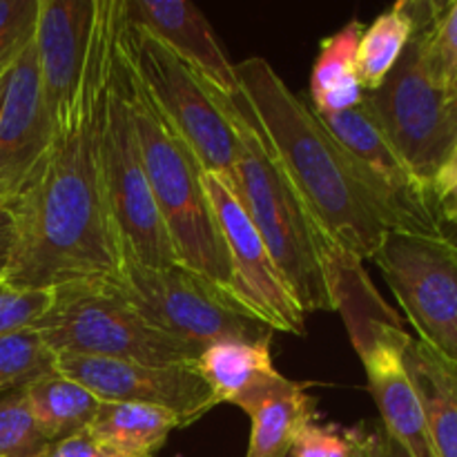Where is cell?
Segmentation results:
<instances>
[{
  "mask_svg": "<svg viewBox=\"0 0 457 457\" xmlns=\"http://www.w3.org/2000/svg\"><path fill=\"white\" fill-rule=\"evenodd\" d=\"M120 0H96V25L76 96L54 128V141L31 186L12 205V262L4 284L52 290L114 277L119 245L101 179L103 114L114 71Z\"/></svg>",
  "mask_w": 457,
  "mask_h": 457,
  "instance_id": "1",
  "label": "cell"
},
{
  "mask_svg": "<svg viewBox=\"0 0 457 457\" xmlns=\"http://www.w3.org/2000/svg\"><path fill=\"white\" fill-rule=\"evenodd\" d=\"M235 74L241 110L326 244L373 259L384 237L402 230L391 205L266 58L237 62Z\"/></svg>",
  "mask_w": 457,
  "mask_h": 457,
  "instance_id": "2",
  "label": "cell"
},
{
  "mask_svg": "<svg viewBox=\"0 0 457 457\" xmlns=\"http://www.w3.org/2000/svg\"><path fill=\"white\" fill-rule=\"evenodd\" d=\"M221 98L230 112L239 141L235 179L228 187L235 192L253 226L262 235L281 279L286 281L303 315L337 311L328 272V257L335 248L320 235L311 214L241 110L237 96L221 94Z\"/></svg>",
  "mask_w": 457,
  "mask_h": 457,
  "instance_id": "3",
  "label": "cell"
},
{
  "mask_svg": "<svg viewBox=\"0 0 457 457\" xmlns=\"http://www.w3.org/2000/svg\"><path fill=\"white\" fill-rule=\"evenodd\" d=\"M116 54L147 183L179 263L228 290L230 262L205 195L204 170L137 83L120 52V43H116Z\"/></svg>",
  "mask_w": 457,
  "mask_h": 457,
  "instance_id": "4",
  "label": "cell"
},
{
  "mask_svg": "<svg viewBox=\"0 0 457 457\" xmlns=\"http://www.w3.org/2000/svg\"><path fill=\"white\" fill-rule=\"evenodd\" d=\"M52 306L31 328L56 355L107 357L147 366L195 364L201 348L152 326L112 277L56 286Z\"/></svg>",
  "mask_w": 457,
  "mask_h": 457,
  "instance_id": "5",
  "label": "cell"
},
{
  "mask_svg": "<svg viewBox=\"0 0 457 457\" xmlns=\"http://www.w3.org/2000/svg\"><path fill=\"white\" fill-rule=\"evenodd\" d=\"M123 4V0H120ZM120 52L137 83L204 172L230 186L237 170V141L230 112L217 89L208 87L165 45L120 18Z\"/></svg>",
  "mask_w": 457,
  "mask_h": 457,
  "instance_id": "6",
  "label": "cell"
},
{
  "mask_svg": "<svg viewBox=\"0 0 457 457\" xmlns=\"http://www.w3.org/2000/svg\"><path fill=\"white\" fill-rule=\"evenodd\" d=\"M112 281L152 326L201 351L219 342H272L270 326L223 286L183 263L147 268L120 257Z\"/></svg>",
  "mask_w": 457,
  "mask_h": 457,
  "instance_id": "7",
  "label": "cell"
},
{
  "mask_svg": "<svg viewBox=\"0 0 457 457\" xmlns=\"http://www.w3.org/2000/svg\"><path fill=\"white\" fill-rule=\"evenodd\" d=\"M98 156L119 259H132L147 268H168L179 263L143 168L132 110L120 79L119 54L114 56V71L103 114Z\"/></svg>",
  "mask_w": 457,
  "mask_h": 457,
  "instance_id": "8",
  "label": "cell"
},
{
  "mask_svg": "<svg viewBox=\"0 0 457 457\" xmlns=\"http://www.w3.org/2000/svg\"><path fill=\"white\" fill-rule=\"evenodd\" d=\"M373 262L420 342L457 364V239L393 230Z\"/></svg>",
  "mask_w": 457,
  "mask_h": 457,
  "instance_id": "9",
  "label": "cell"
},
{
  "mask_svg": "<svg viewBox=\"0 0 457 457\" xmlns=\"http://www.w3.org/2000/svg\"><path fill=\"white\" fill-rule=\"evenodd\" d=\"M366 96L397 154L431 190L457 141V107L428 76L418 25L382 87Z\"/></svg>",
  "mask_w": 457,
  "mask_h": 457,
  "instance_id": "10",
  "label": "cell"
},
{
  "mask_svg": "<svg viewBox=\"0 0 457 457\" xmlns=\"http://www.w3.org/2000/svg\"><path fill=\"white\" fill-rule=\"evenodd\" d=\"M204 186L230 262L228 293L272 330L299 337L306 335V315L281 279L262 235L235 192L223 179L208 172H204Z\"/></svg>",
  "mask_w": 457,
  "mask_h": 457,
  "instance_id": "11",
  "label": "cell"
},
{
  "mask_svg": "<svg viewBox=\"0 0 457 457\" xmlns=\"http://www.w3.org/2000/svg\"><path fill=\"white\" fill-rule=\"evenodd\" d=\"M56 373L83 384L101 402L163 406L181 415L183 428L217 409L195 364L147 366L107 357L56 355Z\"/></svg>",
  "mask_w": 457,
  "mask_h": 457,
  "instance_id": "12",
  "label": "cell"
},
{
  "mask_svg": "<svg viewBox=\"0 0 457 457\" xmlns=\"http://www.w3.org/2000/svg\"><path fill=\"white\" fill-rule=\"evenodd\" d=\"M320 119L335 141L369 177L370 186L391 205L402 230L442 232L436 196L418 181L404 159L397 154L370 107L369 96H364V101L353 110Z\"/></svg>",
  "mask_w": 457,
  "mask_h": 457,
  "instance_id": "13",
  "label": "cell"
},
{
  "mask_svg": "<svg viewBox=\"0 0 457 457\" xmlns=\"http://www.w3.org/2000/svg\"><path fill=\"white\" fill-rule=\"evenodd\" d=\"M54 141L34 38L9 67L0 98V204L9 205L31 186Z\"/></svg>",
  "mask_w": 457,
  "mask_h": 457,
  "instance_id": "14",
  "label": "cell"
},
{
  "mask_svg": "<svg viewBox=\"0 0 457 457\" xmlns=\"http://www.w3.org/2000/svg\"><path fill=\"white\" fill-rule=\"evenodd\" d=\"M96 25V0H40L34 29L45 101L54 128L65 116L83 79Z\"/></svg>",
  "mask_w": 457,
  "mask_h": 457,
  "instance_id": "15",
  "label": "cell"
},
{
  "mask_svg": "<svg viewBox=\"0 0 457 457\" xmlns=\"http://www.w3.org/2000/svg\"><path fill=\"white\" fill-rule=\"evenodd\" d=\"M129 25L141 27L170 49L208 87L223 96H237L235 65L199 7L186 0H123Z\"/></svg>",
  "mask_w": 457,
  "mask_h": 457,
  "instance_id": "16",
  "label": "cell"
},
{
  "mask_svg": "<svg viewBox=\"0 0 457 457\" xmlns=\"http://www.w3.org/2000/svg\"><path fill=\"white\" fill-rule=\"evenodd\" d=\"M311 386L277 373L237 402L253 424L245 457H288L299 433L320 420Z\"/></svg>",
  "mask_w": 457,
  "mask_h": 457,
  "instance_id": "17",
  "label": "cell"
},
{
  "mask_svg": "<svg viewBox=\"0 0 457 457\" xmlns=\"http://www.w3.org/2000/svg\"><path fill=\"white\" fill-rule=\"evenodd\" d=\"M404 366L422 402L437 457H457V364L411 337Z\"/></svg>",
  "mask_w": 457,
  "mask_h": 457,
  "instance_id": "18",
  "label": "cell"
},
{
  "mask_svg": "<svg viewBox=\"0 0 457 457\" xmlns=\"http://www.w3.org/2000/svg\"><path fill=\"white\" fill-rule=\"evenodd\" d=\"M364 29L366 27L360 21H351L333 36L321 40L320 56L311 74V98L315 114H342L364 101L366 92L355 74L357 49Z\"/></svg>",
  "mask_w": 457,
  "mask_h": 457,
  "instance_id": "19",
  "label": "cell"
},
{
  "mask_svg": "<svg viewBox=\"0 0 457 457\" xmlns=\"http://www.w3.org/2000/svg\"><path fill=\"white\" fill-rule=\"evenodd\" d=\"M177 428H183L181 415L163 406L103 402L87 431L125 457H156Z\"/></svg>",
  "mask_w": 457,
  "mask_h": 457,
  "instance_id": "20",
  "label": "cell"
},
{
  "mask_svg": "<svg viewBox=\"0 0 457 457\" xmlns=\"http://www.w3.org/2000/svg\"><path fill=\"white\" fill-rule=\"evenodd\" d=\"M195 369L212 391L214 404H237L279 370L272 364L270 342H219L204 348Z\"/></svg>",
  "mask_w": 457,
  "mask_h": 457,
  "instance_id": "21",
  "label": "cell"
},
{
  "mask_svg": "<svg viewBox=\"0 0 457 457\" xmlns=\"http://www.w3.org/2000/svg\"><path fill=\"white\" fill-rule=\"evenodd\" d=\"M21 391L25 393L31 413L49 442L87 431L103 406L83 384L61 373L45 375Z\"/></svg>",
  "mask_w": 457,
  "mask_h": 457,
  "instance_id": "22",
  "label": "cell"
},
{
  "mask_svg": "<svg viewBox=\"0 0 457 457\" xmlns=\"http://www.w3.org/2000/svg\"><path fill=\"white\" fill-rule=\"evenodd\" d=\"M415 0H400L364 29L357 49L355 74L366 94L382 87L415 34Z\"/></svg>",
  "mask_w": 457,
  "mask_h": 457,
  "instance_id": "23",
  "label": "cell"
},
{
  "mask_svg": "<svg viewBox=\"0 0 457 457\" xmlns=\"http://www.w3.org/2000/svg\"><path fill=\"white\" fill-rule=\"evenodd\" d=\"M415 16H418L422 61L428 76L446 94H451L457 85V0L455 3L415 0Z\"/></svg>",
  "mask_w": 457,
  "mask_h": 457,
  "instance_id": "24",
  "label": "cell"
},
{
  "mask_svg": "<svg viewBox=\"0 0 457 457\" xmlns=\"http://www.w3.org/2000/svg\"><path fill=\"white\" fill-rule=\"evenodd\" d=\"M56 353L34 328L0 337V395L29 386L45 375L56 373Z\"/></svg>",
  "mask_w": 457,
  "mask_h": 457,
  "instance_id": "25",
  "label": "cell"
},
{
  "mask_svg": "<svg viewBox=\"0 0 457 457\" xmlns=\"http://www.w3.org/2000/svg\"><path fill=\"white\" fill-rule=\"evenodd\" d=\"M52 442L45 437L25 393L0 395V457H38Z\"/></svg>",
  "mask_w": 457,
  "mask_h": 457,
  "instance_id": "26",
  "label": "cell"
},
{
  "mask_svg": "<svg viewBox=\"0 0 457 457\" xmlns=\"http://www.w3.org/2000/svg\"><path fill=\"white\" fill-rule=\"evenodd\" d=\"M40 0H0V76L31 43Z\"/></svg>",
  "mask_w": 457,
  "mask_h": 457,
  "instance_id": "27",
  "label": "cell"
},
{
  "mask_svg": "<svg viewBox=\"0 0 457 457\" xmlns=\"http://www.w3.org/2000/svg\"><path fill=\"white\" fill-rule=\"evenodd\" d=\"M360 427L342 428L335 424L311 422L295 440L288 457H357Z\"/></svg>",
  "mask_w": 457,
  "mask_h": 457,
  "instance_id": "28",
  "label": "cell"
},
{
  "mask_svg": "<svg viewBox=\"0 0 457 457\" xmlns=\"http://www.w3.org/2000/svg\"><path fill=\"white\" fill-rule=\"evenodd\" d=\"M54 290H21L0 281V337L31 328L52 306Z\"/></svg>",
  "mask_w": 457,
  "mask_h": 457,
  "instance_id": "29",
  "label": "cell"
},
{
  "mask_svg": "<svg viewBox=\"0 0 457 457\" xmlns=\"http://www.w3.org/2000/svg\"><path fill=\"white\" fill-rule=\"evenodd\" d=\"M38 457H125L103 445L89 431H80L65 440L52 442Z\"/></svg>",
  "mask_w": 457,
  "mask_h": 457,
  "instance_id": "30",
  "label": "cell"
},
{
  "mask_svg": "<svg viewBox=\"0 0 457 457\" xmlns=\"http://www.w3.org/2000/svg\"><path fill=\"white\" fill-rule=\"evenodd\" d=\"M357 457H411L409 451L386 433L382 424H360V449Z\"/></svg>",
  "mask_w": 457,
  "mask_h": 457,
  "instance_id": "31",
  "label": "cell"
},
{
  "mask_svg": "<svg viewBox=\"0 0 457 457\" xmlns=\"http://www.w3.org/2000/svg\"><path fill=\"white\" fill-rule=\"evenodd\" d=\"M13 237H16V226H13L12 205L0 204V281H4L9 262H12Z\"/></svg>",
  "mask_w": 457,
  "mask_h": 457,
  "instance_id": "32",
  "label": "cell"
},
{
  "mask_svg": "<svg viewBox=\"0 0 457 457\" xmlns=\"http://www.w3.org/2000/svg\"><path fill=\"white\" fill-rule=\"evenodd\" d=\"M453 183H457V141H455L453 150H451L449 159L445 161V165H442V170L437 172L436 181H433V186H431L436 201H437V196L445 195V192L449 190Z\"/></svg>",
  "mask_w": 457,
  "mask_h": 457,
  "instance_id": "33",
  "label": "cell"
},
{
  "mask_svg": "<svg viewBox=\"0 0 457 457\" xmlns=\"http://www.w3.org/2000/svg\"><path fill=\"white\" fill-rule=\"evenodd\" d=\"M437 212H440L442 223H457V183H453L445 195L437 196Z\"/></svg>",
  "mask_w": 457,
  "mask_h": 457,
  "instance_id": "34",
  "label": "cell"
},
{
  "mask_svg": "<svg viewBox=\"0 0 457 457\" xmlns=\"http://www.w3.org/2000/svg\"><path fill=\"white\" fill-rule=\"evenodd\" d=\"M4 80H7V74L0 76V98H3V89H4Z\"/></svg>",
  "mask_w": 457,
  "mask_h": 457,
  "instance_id": "35",
  "label": "cell"
},
{
  "mask_svg": "<svg viewBox=\"0 0 457 457\" xmlns=\"http://www.w3.org/2000/svg\"><path fill=\"white\" fill-rule=\"evenodd\" d=\"M449 98H451V101H453V105L457 107V85H455V87H453V92L449 94Z\"/></svg>",
  "mask_w": 457,
  "mask_h": 457,
  "instance_id": "36",
  "label": "cell"
}]
</instances>
